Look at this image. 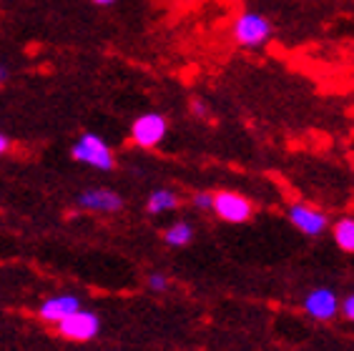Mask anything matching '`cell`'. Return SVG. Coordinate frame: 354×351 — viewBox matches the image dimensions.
Masks as SVG:
<instances>
[{
    "label": "cell",
    "mask_w": 354,
    "mask_h": 351,
    "mask_svg": "<svg viewBox=\"0 0 354 351\" xmlns=\"http://www.w3.org/2000/svg\"><path fill=\"white\" fill-rule=\"evenodd\" d=\"M232 38L236 46L257 50V48H264L266 43L274 38V26L264 13L244 10V13H239L236 21H234Z\"/></svg>",
    "instance_id": "6da1fadb"
},
{
    "label": "cell",
    "mask_w": 354,
    "mask_h": 351,
    "mask_svg": "<svg viewBox=\"0 0 354 351\" xmlns=\"http://www.w3.org/2000/svg\"><path fill=\"white\" fill-rule=\"evenodd\" d=\"M71 158L98 171H113V166H116L113 151H111V146L98 133H83L71 146Z\"/></svg>",
    "instance_id": "7a4b0ae2"
},
{
    "label": "cell",
    "mask_w": 354,
    "mask_h": 351,
    "mask_svg": "<svg viewBox=\"0 0 354 351\" xmlns=\"http://www.w3.org/2000/svg\"><path fill=\"white\" fill-rule=\"evenodd\" d=\"M166 133H169V121H166V115L156 113V111L138 115L131 126V141L136 143L138 149H156L166 138Z\"/></svg>",
    "instance_id": "3957f363"
},
{
    "label": "cell",
    "mask_w": 354,
    "mask_h": 351,
    "mask_svg": "<svg viewBox=\"0 0 354 351\" xmlns=\"http://www.w3.org/2000/svg\"><path fill=\"white\" fill-rule=\"evenodd\" d=\"M212 211L226 223H246L254 216V203L239 191H216Z\"/></svg>",
    "instance_id": "277c9868"
},
{
    "label": "cell",
    "mask_w": 354,
    "mask_h": 351,
    "mask_svg": "<svg viewBox=\"0 0 354 351\" xmlns=\"http://www.w3.org/2000/svg\"><path fill=\"white\" fill-rule=\"evenodd\" d=\"M55 329H58V334L63 339H68V341H91L101 331V319H98L95 311L78 309L71 316L63 319V321H58Z\"/></svg>",
    "instance_id": "5b68a950"
},
{
    "label": "cell",
    "mask_w": 354,
    "mask_h": 351,
    "mask_svg": "<svg viewBox=\"0 0 354 351\" xmlns=\"http://www.w3.org/2000/svg\"><path fill=\"white\" fill-rule=\"evenodd\" d=\"M289 221L297 231H301L304 236L317 238L329 229V216L317 206H309L304 201H297L289 206Z\"/></svg>",
    "instance_id": "8992f818"
},
{
    "label": "cell",
    "mask_w": 354,
    "mask_h": 351,
    "mask_svg": "<svg viewBox=\"0 0 354 351\" xmlns=\"http://www.w3.org/2000/svg\"><path fill=\"white\" fill-rule=\"evenodd\" d=\"M78 209L93 211V214H118L123 209V198L113 189H86L75 198Z\"/></svg>",
    "instance_id": "52a82bcc"
},
{
    "label": "cell",
    "mask_w": 354,
    "mask_h": 351,
    "mask_svg": "<svg viewBox=\"0 0 354 351\" xmlns=\"http://www.w3.org/2000/svg\"><path fill=\"white\" fill-rule=\"evenodd\" d=\"M304 311L307 316L317 319V321H332L337 314H339V298L332 289L327 286H319V289H312L304 296Z\"/></svg>",
    "instance_id": "ba28073f"
},
{
    "label": "cell",
    "mask_w": 354,
    "mask_h": 351,
    "mask_svg": "<svg viewBox=\"0 0 354 351\" xmlns=\"http://www.w3.org/2000/svg\"><path fill=\"white\" fill-rule=\"evenodd\" d=\"M81 309V298L75 294H55V296L46 298L41 306H38V319L46 321V324H58L66 316H71L73 311Z\"/></svg>",
    "instance_id": "9c48e42d"
},
{
    "label": "cell",
    "mask_w": 354,
    "mask_h": 351,
    "mask_svg": "<svg viewBox=\"0 0 354 351\" xmlns=\"http://www.w3.org/2000/svg\"><path fill=\"white\" fill-rule=\"evenodd\" d=\"M178 203H181V198H178L176 191L156 189L149 196V201H146V211H149L151 216H158V214H166V211H176Z\"/></svg>",
    "instance_id": "30bf717a"
},
{
    "label": "cell",
    "mask_w": 354,
    "mask_h": 351,
    "mask_svg": "<svg viewBox=\"0 0 354 351\" xmlns=\"http://www.w3.org/2000/svg\"><path fill=\"white\" fill-rule=\"evenodd\" d=\"M164 241L174 249H181V246H189L194 241V226L189 221H176L171 223L169 229L164 231Z\"/></svg>",
    "instance_id": "8fae6325"
},
{
    "label": "cell",
    "mask_w": 354,
    "mask_h": 351,
    "mask_svg": "<svg viewBox=\"0 0 354 351\" xmlns=\"http://www.w3.org/2000/svg\"><path fill=\"white\" fill-rule=\"evenodd\" d=\"M332 238L342 251L354 254V218L347 216V218H339V221L334 223Z\"/></svg>",
    "instance_id": "7c38bea8"
},
{
    "label": "cell",
    "mask_w": 354,
    "mask_h": 351,
    "mask_svg": "<svg viewBox=\"0 0 354 351\" xmlns=\"http://www.w3.org/2000/svg\"><path fill=\"white\" fill-rule=\"evenodd\" d=\"M146 286H149V291H153V294H166V291L171 289V281L166 274H161V271H153L149 278H146Z\"/></svg>",
    "instance_id": "4fadbf2b"
},
{
    "label": "cell",
    "mask_w": 354,
    "mask_h": 351,
    "mask_svg": "<svg viewBox=\"0 0 354 351\" xmlns=\"http://www.w3.org/2000/svg\"><path fill=\"white\" fill-rule=\"evenodd\" d=\"M191 203H194V209H198V211H212L214 209V193L201 191V193H196V196L191 198Z\"/></svg>",
    "instance_id": "5bb4252c"
},
{
    "label": "cell",
    "mask_w": 354,
    "mask_h": 351,
    "mask_svg": "<svg viewBox=\"0 0 354 351\" xmlns=\"http://www.w3.org/2000/svg\"><path fill=\"white\" fill-rule=\"evenodd\" d=\"M339 311L347 321H354V294H349L344 301H339Z\"/></svg>",
    "instance_id": "9a60e30c"
},
{
    "label": "cell",
    "mask_w": 354,
    "mask_h": 351,
    "mask_svg": "<svg viewBox=\"0 0 354 351\" xmlns=\"http://www.w3.org/2000/svg\"><path fill=\"white\" fill-rule=\"evenodd\" d=\"M189 108H191V113L196 115V118H209V106H206L201 98H194Z\"/></svg>",
    "instance_id": "2e32d148"
},
{
    "label": "cell",
    "mask_w": 354,
    "mask_h": 351,
    "mask_svg": "<svg viewBox=\"0 0 354 351\" xmlns=\"http://www.w3.org/2000/svg\"><path fill=\"white\" fill-rule=\"evenodd\" d=\"M8 151H10V138H8V135L0 131V155L8 153Z\"/></svg>",
    "instance_id": "e0dca14e"
},
{
    "label": "cell",
    "mask_w": 354,
    "mask_h": 351,
    "mask_svg": "<svg viewBox=\"0 0 354 351\" xmlns=\"http://www.w3.org/2000/svg\"><path fill=\"white\" fill-rule=\"evenodd\" d=\"M8 78H10V73H8V68L3 66V63H0V86H3V83H6Z\"/></svg>",
    "instance_id": "ac0fdd59"
},
{
    "label": "cell",
    "mask_w": 354,
    "mask_h": 351,
    "mask_svg": "<svg viewBox=\"0 0 354 351\" xmlns=\"http://www.w3.org/2000/svg\"><path fill=\"white\" fill-rule=\"evenodd\" d=\"M91 3H93V6H113V3H116V0H91Z\"/></svg>",
    "instance_id": "d6986e66"
}]
</instances>
